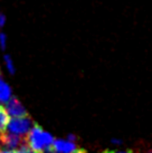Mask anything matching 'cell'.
Wrapping results in <instances>:
<instances>
[{"instance_id":"cell-1","label":"cell","mask_w":152,"mask_h":153,"mask_svg":"<svg viewBox=\"0 0 152 153\" xmlns=\"http://www.w3.org/2000/svg\"><path fill=\"white\" fill-rule=\"evenodd\" d=\"M54 141L55 139L38 124H34L25 136V144L35 153H51Z\"/></svg>"},{"instance_id":"cell-2","label":"cell","mask_w":152,"mask_h":153,"mask_svg":"<svg viewBox=\"0 0 152 153\" xmlns=\"http://www.w3.org/2000/svg\"><path fill=\"white\" fill-rule=\"evenodd\" d=\"M33 128V121L28 116L25 117H13L10 119L8 124V131L15 135L26 136L27 133Z\"/></svg>"},{"instance_id":"cell-3","label":"cell","mask_w":152,"mask_h":153,"mask_svg":"<svg viewBox=\"0 0 152 153\" xmlns=\"http://www.w3.org/2000/svg\"><path fill=\"white\" fill-rule=\"evenodd\" d=\"M0 143L8 149H19L25 145V136L15 135L11 133H1L0 134Z\"/></svg>"},{"instance_id":"cell-4","label":"cell","mask_w":152,"mask_h":153,"mask_svg":"<svg viewBox=\"0 0 152 153\" xmlns=\"http://www.w3.org/2000/svg\"><path fill=\"white\" fill-rule=\"evenodd\" d=\"M6 110L8 112L9 116H13V117H25V116H28V113L25 110V107L22 106V104L16 97H11V100L7 103V108Z\"/></svg>"},{"instance_id":"cell-5","label":"cell","mask_w":152,"mask_h":153,"mask_svg":"<svg viewBox=\"0 0 152 153\" xmlns=\"http://www.w3.org/2000/svg\"><path fill=\"white\" fill-rule=\"evenodd\" d=\"M76 150L75 143L68 140H55L51 146V153H75Z\"/></svg>"},{"instance_id":"cell-6","label":"cell","mask_w":152,"mask_h":153,"mask_svg":"<svg viewBox=\"0 0 152 153\" xmlns=\"http://www.w3.org/2000/svg\"><path fill=\"white\" fill-rule=\"evenodd\" d=\"M11 89L9 85L2 79L1 74H0V102L8 103L11 100Z\"/></svg>"},{"instance_id":"cell-7","label":"cell","mask_w":152,"mask_h":153,"mask_svg":"<svg viewBox=\"0 0 152 153\" xmlns=\"http://www.w3.org/2000/svg\"><path fill=\"white\" fill-rule=\"evenodd\" d=\"M10 116H9L7 110L2 105H0V134L6 132V128H8Z\"/></svg>"},{"instance_id":"cell-8","label":"cell","mask_w":152,"mask_h":153,"mask_svg":"<svg viewBox=\"0 0 152 153\" xmlns=\"http://www.w3.org/2000/svg\"><path fill=\"white\" fill-rule=\"evenodd\" d=\"M4 63H6V66H7L9 72L11 73V74H13V73H15V67H13V60L10 58V56H8V55L4 56Z\"/></svg>"},{"instance_id":"cell-9","label":"cell","mask_w":152,"mask_h":153,"mask_svg":"<svg viewBox=\"0 0 152 153\" xmlns=\"http://www.w3.org/2000/svg\"><path fill=\"white\" fill-rule=\"evenodd\" d=\"M0 46L2 49L6 48V35L4 34H0Z\"/></svg>"},{"instance_id":"cell-10","label":"cell","mask_w":152,"mask_h":153,"mask_svg":"<svg viewBox=\"0 0 152 153\" xmlns=\"http://www.w3.org/2000/svg\"><path fill=\"white\" fill-rule=\"evenodd\" d=\"M109 153H134L132 150H125V151H107Z\"/></svg>"},{"instance_id":"cell-11","label":"cell","mask_w":152,"mask_h":153,"mask_svg":"<svg viewBox=\"0 0 152 153\" xmlns=\"http://www.w3.org/2000/svg\"><path fill=\"white\" fill-rule=\"evenodd\" d=\"M6 22V17H4L2 13H0V27H2Z\"/></svg>"},{"instance_id":"cell-12","label":"cell","mask_w":152,"mask_h":153,"mask_svg":"<svg viewBox=\"0 0 152 153\" xmlns=\"http://www.w3.org/2000/svg\"><path fill=\"white\" fill-rule=\"evenodd\" d=\"M75 153H87V152H86V151H85V150H83V149H82V150H76V151H75Z\"/></svg>"},{"instance_id":"cell-13","label":"cell","mask_w":152,"mask_h":153,"mask_svg":"<svg viewBox=\"0 0 152 153\" xmlns=\"http://www.w3.org/2000/svg\"><path fill=\"white\" fill-rule=\"evenodd\" d=\"M0 153H15V151H10V150H6V151H0Z\"/></svg>"},{"instance_id":"cell-14","label":"cell","mask_w":152,"mask_h":153,"mask_svg":"<svg viewBox=\"0 0 152 153\" xmlns=\"http://www.w3.org/2000/svg\"><path fill=\"white\" fill-rule=\"evenodd\" d=\"M103 153H109V152H107V151H104V152H103Z\"/></svg>"}]
</instances>
